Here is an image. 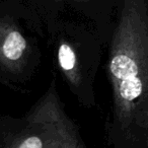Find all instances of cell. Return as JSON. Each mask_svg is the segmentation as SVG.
Masks as SVG:
<instances>
[{"instance_id": "obj_2", "label": "cell", "mask_w": 148, "mask_h": 148, "mask_svg": "<svg viewBox=\"0 0 148 148\" xmlns=\"http://www.w3.org/2000/svg\"><path fill=\"white\" fill-rule=\"evenodd\" d=\"M54 83L23 119L0 120L2 148H85L78 131L63 112Z\"/></svg>"}, {"instance_id": "obj_3", "label": "cell", "mask_w": 148, "mask_h": 148, "mask_svg": "<svg viewBox=\"0 0 148 148\" xmlns=\"http://www.w3.org/2000/svg\"><path fill=\"white\" fill-rule=\"evenodd\" d=\"M34 56V48L13 21L5 18L0 7V75L21 73Z\"/></svg>"}, {"instance_id": "obj_4", "label": "cell", "mask_w": 148, "mask_h": 148, "mask_svg": "<svg viewBox=\"0 0 148 148\" xmlns=\"http://www.w3.org/2000/svg\"><path fill=\"white\" fill-rule=\"evenodd\" d=\"M57 60L58 66L65 75L67 81L75 89L82 87V66L79 62V55L75 46L71 45L68 36H60L57 41Z\"/></svg>"}, {"instance_id": "obj_1", "label": "cell", "mask_w": 148, "mask_h": 148, "mask_svg": "<svg viewBox=\"0 0 148 148\" xmlns=\"http://www.w3.org/2000/svg\"><path fill=\"white\" fill-rule=\"evenodd\" d=\"M108 74L113 131L128 138L148 108V13L142 0L124 2L112 38Z\"/></svg>"}, {"instance_id": "obj_5", "label": "cell", "mask_w": 148, "mask_h": 148, "mask_svg": "<svg viewBox=\"0 0 148 148\" xmlns=\"http://www.w3.org/2000/svg\"><path fill=\"white\" fill-rule=\"evenodd\" d=\"M0 148H2V147H1V146H0Z\"/></svg>"}]
</instances>
